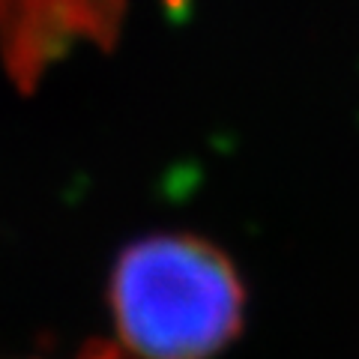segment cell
Segmentation results:
<instances>
[{"label": "cell", "instance_id": "cell-1", "mask_svg": "<svg viewBox=\"0 0 359 359\" xmlns=\"http://www.w3.org/2000/svg\"><path fill=\"white\" fill-rule=\"evenodd\" d=\"M108 306L123 347L144 359H212L245 327V282L231 255L195 233H153L117 255Z\"/></svg>", "mask_w": 359, "mask_h": 359}, {"label": "cell", "instance_id": "cell-2", "mask_svg": "<svg viewBox=\"0 0 359 359\" xmlns=\"http://www.w3.org/2000/svg\"><path fill=\"white\" fill-rule=\"evenodd\" d=\"M126 0H0V57L21 93L75 45L114 48Z\"/></svg>", "mask_w": 359, "mask_h": 359}, {"label": "cell", "instance_id": "cell-3", "mask_svg": "<svg viewBox=\"0 0 359 359\" xmlns=\"http://www.w3.org/2000/svg\"><path fill=\"white\" fill-rule=\"evenodd\" d=\"M78 359H144L138 353H132L129 347L111 344V341H90Z\"/></svg>", "mask_w": 359, "mask_h": 359}]
</instances>
